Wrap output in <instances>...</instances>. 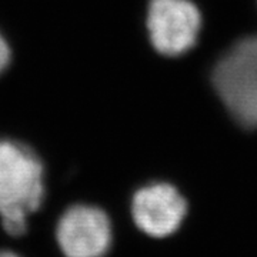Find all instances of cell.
<instances>
[{"label":"cell","instance_id":"1","mask_svg":"<svg viewBox=\"0 0 257 257\" xmlns=\"http://www.w3.org/2000/svg\"><path fill=\"white\" fill-rule=\"evenodd\" d=\"M46 163L28 142L0 138V224L12 237L23 236L29 219L47 196Z\"/></svg>","mask_w":257,"mask_h":257},{"label":"cell","instance_id":"2","mask_svg":"<svg viewBox=\"0 0 257 257\" xmlns=\"http://www.w3.org/2000/svg\"><path fill=\"white\" fill-rule=\"evenodd\" d=\"M213 86L231 116L244 127H257V36L246 37L221 56Z\"/></svg>","mask_w":257,"mask_h":257},{"label":"cell","instance_id":"3","mask_svg":"<svg viewBox=\"0 0 257 257\" xmlns=\"http://www.w3.org/2000/svg\"><path fill=\"white\" fill-rule=\"evenodd\" d=\"M55 237L63 257H106L114 231L109 214L92 203H74L59 216Z\"/></svg>","mask_w":257,"mask_h":257},{"label":"cell","instance_id":"4","mask_svg":"<svg viewBox=\"0 0 257 257\" xmlns=\"http://www.w3.org/2000/svg\"><path fill=\"white\" fill-rule=\"evenodd\" d=\"M202 18L189 0H150L146 26L152 46L169 57L189 52L200 32Z\"/></svg>","mask_w":257,"mask_h":257},{"label":"cell","instance_id":"5","mask_svg":"<svg viewBox=\"0 0 257 257\" xmlns=\"http://www.w3.org/2000/svg\"><path fill=\"white\" fill-rule=\"evenodd\" d=\"M133 223L149 237L163 239L175 234L187 214V202L175 186L150 183L138 189L130 202Z\"/></svg>","mask_w":257,"mask_h":257},{"label":"cell","instance_id":"6","mask_svg":"<svg viewBox=\"0 0 257 257\" xmlns=\"http://www.w3.org/2000/svg\"><path fill=\"white\" fill-rule=\"evenodd\" d=\"M13 59H15L13 46L10 43L9 37L0 29V76H3L9 70L13 63Z\"/></svg>","mask_w":257,"mask_h":257},{"label":"cell","instance_id":"7","mask_svg":"<svg viewBox=\"0 0 257 257\" xmlns=\"http://www.w3.org/2000/svg\"><path fill=\"white\" fill-rule=\"evenodd\" d=\"M0 257H22L12 250H0Z\"/></svg>","mask_w":257,"mask_h":257}]
</instances>
